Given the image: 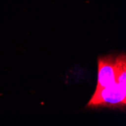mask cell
Segmentation results:
<instances>
[{
	"label": "cell",
	"instance_id": "obj_1",
	"mask_svg": "<svg viewBox=\"0 0 126 126\" xmlns=\"http://www.w3.org/2000/svg\"><path fill=\"white\" fill-rule=\"evenodd\" d=\"M126 107V60L120 66L118 79L116 83L94 91L88 101L87 107L98 108H125Z\"/></svg>",
	"mask_w": 126,
	"mask_h": 126
},
{
	"label": "cell",
	"instance_id": "obj_2",
	"mask_svg": "<svg viewBox=\"0 0 126 126\" xmlns=\"http://www.w3.org/2000/svg\"><path fill=\"white\" fill-rule=\"evenodd\" d=\"M125 60V54H120L118 56L111 54L98 58L97 81L95 91L109 87L117 82L120 66Z\"/></svg>",
	"mask_w": 126,
	"mask_h": 126
}]
</instances>
